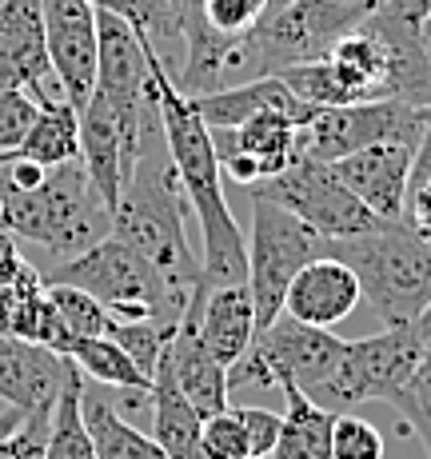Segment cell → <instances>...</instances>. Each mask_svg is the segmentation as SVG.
<instances>
[{
  "mask_svg": "<svg viewBox=\"0 0 431 459\" xmlns=\"http://www.w3.org/2000/svg\"><path fill=\"white\" fill-rule=\"evenodd\" d=\"M148 76H152L164 148H168V160L184 188L188 212L200 224V292L248 284V240H244L240 224H236L232 208L224 200V172L216 160L212 132L192 112V104L176 92L168 60L152 44H148Z\"/></svg>",
  "mask_w": 431,
  "mask_h": 459,
  "instance_id": "6da1fadb",
  "label": "cell"
},
{
  "mask_svg": "<svg viewBox=\"0 0 431 459\" xmlns=\"http://www.w3.org/2000/svg\"><path fill=\"white\" fill-rule=\"evenodd\" d=\"M120 244L140 252L164 280L184 307L200 288V260L188 244V200L176 180L168 148H148L128 172L120 200L112 208V232Z\"/></svg>",
  "mask_w": 431,
  "mask_h": 459,
  "instance_id": "7a4b0ae2",
  "label": "cell"
},
{
  "mask_svg": "<svg viewBox=\"0 0 431 459\" xmlns=\"http://www.w3.org/2000/svg\"><path fill=\"white\" fill-rule=\"evenodd\" d=\"M323 255H336L359 284V299L372 304L384 328H416L431 304V244L408 220H384L372 232L328 240Z\"/></svg>",
  "mask_w": 431,
  "mask_h": 459,
  "instance_id": "3957f363",
  "label": "cell"
},
{
  "mask_svg": "<svg viewBox=\"0 0 431 459\" xmlns=\"http://www.w3.org/2000/svg\"><path fill=\"white\" fill-rule=\"evenodd\" d=\"M0 224L65 264L112 232V212L88 184L81 160H73L48 168L37 192H0Z\"/></svg>",
  "mask_w": 431,
  "mask_h": 459,
  "instance_id": "277c9868",
  "label": "cell"
},
{
  "mask_svg": "<svg viewBox=\"0 0 431 459\" xmlns=\"http://www.w3.org/2000/svg\"><path fill=\"white\" fill-rule=\"evenodd\" d=\"M384 4L388 0H292L244 37V81L328 56L332 44L364 29Z\"/></svg>",
  "mask_w": 431,
  "mask_h": 459,
  "instance_id": "5b68a950",
  "label": "cell"
},
{
  "mask_svg": "<svg viewBox=\"0 0 431 459\" xmlns=\"http://www.w3.org/2000/svg\"><path fill=\"white\" fill-rule=\"evenodd\" d=\"M44 284L81 288V292H88L108 307L112 320H152L156 316V320L180 324V316H184V304L172 296L168 280L140 252L120 244L116 236H104L88 252L56 264L44 276Z\"/></svg>",
  "mask_w": 431,
  "mask_h": 459,
  "instance_id": "8992f818",
  "label": "cell"
},
{
  "mask_svg": "<svg viewBox=\"0 0 431 459\" xmlns=\"http://www.w3.org/2000/svg\"><path fill=\"white\" fill-rule=\"evenodd\" d=\"M424 348L427 343L416 335V328H384L375 335H364V340H348L336 372L307 400L315 408L332 411V416L356 411L359 403H392V408H400Z\"/></svg>",
  "mask_w": 431,
  "mask_h": 459,
  "instance_id": "52a82bcc",
  "label": "cell"
},
{
  "mask_svg": "<svg viewBox=\"0 0 431 459\" xmlns=\"http://www.w3.org/2000/svg\"><path fill=\"white\" fill-rule=\"evenodd\" d=\"M248 240V296H252V316H256V335H263L272 324L284 316V296L288 284L304 264L320 260L328 240L315 236L307 224L284 212L280 204L252 196V232Z\"/></svg>",
  "mask_w": 431,
  "mask_h": 459,
  "instance_id": "ba28073f",
  "label": "cell"
},
{
  "mask_svg": "<svg viewBox=\"0 0 431 459\" xmlns=\"http://www.w3.org/2000/svg\"><path fill=\"white\" fill-rule=\"evenodd\" d=\"M344 343L328 328H307L292 316H280L263 335L252 340L244 359L228 372V392L236 387H296L300 395H312L328 384L336 372Z\"/></svg>",
  "mask_w": 431,
  "mask_h": 459,
  "instance_id": "9c48e42d",
  "label": "cell"
},
{
  "mask_svg": "<svg viewBox=\"0 0 431 459\" xmlns=\"http://www.w3.org/2000/svg\"><path fill=\"white\" fill-rule=\"evenodd\" d=\"M248 196L292 212L300 224H307L323 240H348V236L372 232L384 224L340 184V176L328 164L307 160V156H296L292 168H284L272 180H260L256 188H248Z\"/></svg>",
  "mask_w": 431,
  "mask_h": 459,
  "instance_id": "30bf717a",
  "label": "cell"
},
{
  "mask_svg": "<svg viewBox=\"0 0 431 459\" xmlns=\"http://www.w3.org/2000/svg\"><path fill=\"white\" fill-rule=\"evenodd\" d=\"M419 132H424L419 108H408L400 100H359L315 112L300 128V152L307 160L336 164L372 144H392V140L419 144Z\"/></svg>",
  "mask_w": 431,
  "mask_h": 459,
  "instance_id": "8fae6325",
  "label": "cell"
},
{
  "mask_svg": "<svg viewBox=\"0 0 431 459\" xmlns=\"http://www.w3.org/2000/svg\"><path fill=\"white\" fill-rule=\"evenodd\" d=\"M44 48L60 96L81 112L96 92V8L88 0H44Z\"/></svg>",
  "mask_w": 431,
  "mask_h": 459,
  "instance_id": "7c38bea8",
  "label": "cell"
},
{
  "mask_svg": "<svg viewBox=\"0 0 431 459\" xmlns=\"http://www.w3.org/2000/svg\"><path fill=\"white\" fill-rule=\"evenodd\" d=\"M411 152L416 144H372L359 152L344 156V160L328 164L340 176V184L359 200L372 216L380 220H403V204H408V180H411Z\"/></svg>",
  "mask_w": 431,
  "mask_h": 459,
  "instance_id": "4fadbf2b",
  "label": "cell"
},
{
  "mask_svg": "<svg viewBox=\"0 0 431 459\" xmlns=\"http://www.w3.org/2000/svg\"><path fill=\"white\" fill-rule=\"evenodd\" d=\"M52 68L44 48V0H0V88H24L40 100Z\"/></svg>",
  "mask_w": 431,
  "mask_h": 459,
  "instance_id": "5bb4252c",
  "label": "cell"
},
{
  "mask_svg": "<svg viewBox=\"0 0 431 459\" xmlns=\"http://www.w3.org/2000/svg\"><path fill=\"white\" fill-rule=\"evenodd\" d=\"M68 364L65 356L40 348V343L16 340V335H0V400L16 411H37L52 408L65 387Z\"/></svg>",
  "mask_w": 431,
  "mask_h": 459,
  "instance_id": "9a60e30c",
  "label": "cell"
},
{
  "mask_svg": "<svg viewBox=\"0 0 431 459\" xmlns=\"http://www.w3.org/2000/svg\"><path fill=\"white\" fill-rule=\"evenodd\" d=\"M359 304V284L348 272V264H340L336 255H320V260L304 264L296 272V280L288 284L284 296V316H292L296 324L307 328H336L340 320H348Z\"/></svg>",
  "mask_w": 431,
  "mask_h": 459,
  "instance_id": "2e32d148",
  "label": "cell"
},
{
  "mask_svg": "<svg viewBox=\"0 0 431 459\" xmlns=\"http://www.w3.org/2000/svg\"><path fill=\"white\" fill-rule=\"evenodd\" d=\"M184 100L204 120L208 132H232V128L248 125L252 117H260V112H284V117H292L296 125L304 128L307 120L320 112V108H307V104L296 100V96L280 84V76H256V81L228 84V88H220V92H204V96H184Z\"/></svg>",
  "mask_w": 431,
  "mask_h": 459,
  "instance_id": "e0dca14e",
  "label": "cell"
},
{
  "mask_svg": "<svg viewBox=\"0 0 431 459\" xmlns=\"http://www.w3.org/2000/svg\"><path fill=\"white\" fill-rule=\"evenodd\" d=\"M164 359H168V372L176 379V387H180V395L196 408L200 420L220 416V411L232 403L228 372L208 356L204 343H200V335H196V296H192V304L184 307L172 343L164 348Z\"/></svg>",
  "mask_w": 431,
  "mask_h": 459,
  "instance_id": "ac0fdd59",
  "label": "cell"
},
{
  "mask_svg": "<svg viewBox=\"0 0 431 459\" xmlns=\"http://www.w3.org/2000/svg\"><path fill=\"white\" fill-rule=\"evenodd\" d=\"M196 335L204 351L224 372H232L244 359V351L256 340V316H252V296L244 284L236 288H196Z\"/></svg>",
  "mask_w": 431,
  "mask_h": 459,
  "instance_id": "d6986e66",
  "label": "cell"
},
{
  "mask_svg": "<svg viewBox=\"0 0 431 459\" xmlns=\"http://www.w3.org/2000/svg\"><path fill=\"white\" fill-rule=\"evenodd\" d=\"M212 144H216V156L220 152L252 156L260 168V180H272L284 168H292L296 156H304L300 125L292 117H284V112H260V117H252L248 125H240L232 132H212Z\"/></svg>",
  "mask_w": 431,
  "mask_h": 459,
  "instance_id": "ffe728a7",
  "label": "cell"
},
{
  "mask_svg": "<svg viewBox=\"0 0 431 459\" xmlns=\"http://www.w3.org/2000/svg\"><path fill=\"white\" fill-rule=\"evenodd\" d=\"M148 408H152V431H148V436L156 439L164 459H204L200 455V428H204V420H200L196 408L180 395L164 356L152 372Z\"/></svg>",
  "mask_w": 431,
  "mask_h": 459,
  "instance_id": "44dd1931",
  "label": "cell"
},
{
  "mask_svg": "<svg viewBox=\"0 0 431 459\" xmlns=\"http://www.w3.org/2000/svg\"><path fill=\"white\" fill-rule=\"evenodd\" d=\"M16 156H24V160L40 168L81 160V112L65 96H40V117Z\"/></svg>",
  "mask_w": 431,
  "mask_h": 459,
  "instance_id": "7402d4cb",
  "label": "cell"
},
{
  "mask_svg": "<svg viewBox=\"0 0 431 459\" xmlns=\"http://www.w3.org/2000/svg\"><path fill=\"white\" fill-rule=\"evenodd\" d=\"M84 428L92 439V459H164V452L156 447V439L148 431L132 428V423L116 411V403L96 400L84 387Z\"/></svg>",
  "mask_w": 431,
  "mask_h": 459,
  "instance_id": "603a6c76",
  "label": "cell"
},
{
  "mask_svg": "<svg viewBox=\"0 0 431 459\" xmlns=\"http://www.w3.org/2000/svg\"><path fill=\"white\" fill-rule=\"evenodd\" d=\"M288 411L272 459H332V411L315 408L296 387H280Z\"/></svg>",
  "mask_w": 431,
  "mask_h": 459,
  "instance_id": "cb8c5ba5",
  "label": "cell"
},
{
  "mask_svg": "<svg viewBox=\"0 0 431 459\" xmlns=\"http://www.w3.org/2000/svg\"><path fill=\"white\" fill-rule=\"evenodd\" d=\"M81 403H84V376L73 368L65 387H60L56 403H52L44 459H92V439H88Z\"/></svg>",
  "mask_w": 431,
  "mask_h": 459,
  "instance_id": "d4e9b609",
  "label": "cell"
},
{
  "mask_svg": "<svg viewBox=\"0 0 431 459\" xmlns=\"http://www.w3.org/2000/svg\"><path fill=\"white\" fill-rule=\"evenodd\" d=\"M65 359L81 376L100 379L104 387H116V392H148L152 387L136 372V364L125 356V348L116 340H108V335H100V340H73Z\"/></svg>",
  "mask_w": 431,
  "mask_h": 459,
  "instance_id": "484cf974",
  "label": "cell"
},
{
  "mask_svg": "<svg viewBox=\"0 0 431 459\" xmlns=\"http://www.w3.org/2000/svg\"><path fill=\"white\" fill-rule=\"evenodd\" d=\"M96 13H108V16H120L125 24L140 32L152 48L168 40H180V16L168 0H88Z\"/></svg>",
  "mask_w": 431,
  "mask_h": 459,
  "instance_id": "4316f807",
  "label": "cell"
},
{
  "mask_svg": "<svg viewBox=\"0 0 431 459\" xmlns=\"http://www.w3.org/2000/svg\"><path fill=\"white\" fill-rule=\"evenodd\" d=\"M172 335H176V324L168 320H112V328H108V340H116L120 348H125V356L136 364V372L152 384V372H156V364H160V356H164V348L172 343Z\"/></svg>",
  "mask_w": 431,
  "mask_h": 459,
  "instance_id": "83f0119b",
  "label": "cell"
},
{
  "mask_svg": "<svg viewBox=\"0 0 431 459\" xmlns=\"http://www.w3.org/2000/svg\"><path fill=\"white\" fill-rule=\"evenodd\" d=\"M44 292H48L52 307H56L68 340H100V335H108L112 316H108V307H104L100 299H92L88 292L68 288V284H44Z\"/></svg>",
  "mask_w": 431,
  "mask_h": 459,
  "instance_id": "f1b7e54d",
  "label": "cell"
},
{
  "mask_svg": "<svg viewBox=\"0 0 431 459\" xmlns=\"http://www.w3.org/2000/svg\"><path fill=\"white\" fill-rule=\"evenodd\" d=\"M184 8H196L200 21L220 37H248L268 13V0H184Z\"/></svg>",
  "mask_w": 431,
  "mask_h": 459,
  "instance_id": "f546056e",
  "label": "cell"
},
{
  "mask_svg": "<svg viewBox=\"0 0 431 459\" xmlns=\"http://www.w3.org/2000/svg\"><path fill=\"white\" fill-rule=\"evenodd\" d=\"M40 117V100L24 88H0V160L21 152V144L29 140L32 125Z\"/></svg>",
  "mask_w": 431,
  "mask_h": 459,
  "instance_id": "4dcf8cb0",
  "label": "cell"
},
{
  "mask_svg": "<svg viewBox=\"0 0 431 459\" xmlns=\"http://www.w3.org/2000/svg\"><path fill=\"white\" fill-rule=\"evenodd\" d=\"M332 459H384V436L356 411L332 420Z\"/></svg>",
  "mask_w": 431,
  "mask_h": 459,
  "instance_id": "1f68e13d",
  "label": "cell"
},
{
  "mask_svg": "<svg viewBox=\"0 0 431 459\" xmlns=\"http://www.w3.org/2000/svg\"><path fill=\"white\" fill-rule=\"evenodd\" d=\"M200 455L204 459H252L248 436H244L232 403H228L220 416L204 420V428H200Z\"/></svg>",
  "mask_w": 431,
  "mask_h": 459,
  "instance_id": "d6a6232c",
  "label": "cell"
},
{
  "mask_svg": "<svg viewBox=\"0 0 431 459\" xmlns=\"http://www.w3.org/2000/svg\"><path fill=\"white\" fill-rule=\"evenodd\" d=\"M48 420H52V408L24 411L21 423L0 439V459H44V447H48Z\"/></svg>",
  "mask_w": 431,
  "mask_h": 459,
  "instance_id": "836d02e7",
  "label": "cell"
},
{
  "mask_svg": "<svg viewBox=\"0 0 431 459\" xmlns=\"http://www.w3.org/2000/svg\"><path fill=\"white\" fill-rule=\"evenodd\" d=\"M232 411H236V420H240L244 436H248L252 459H272L280 428H284V416H280V411H268V408H244V403H232Z\"/></svg>",
  "mask_w": 431,
  "mask_h": 459,
  "instance_id": "e575fe53",
  "label": "cell"
},
{
  "mask_svg": "<svg viewBox=\"0 0 431 459\" xmlns=\"http://www.w3.org/2000/svg\"><path fill=\"white\" fill-rule=\"evenodd\" d=\"M395 411H400V420H416V416H427L431 411V343L424 348V356H419L416 376H411V384H408V395H403V403Z\"/></svg>",
  "mask_w": 431,
  "mask_h": 459,
  "instance_id": "d590c367",
  "label": "cell"
},
{
  "mask_svg": "<svg viewBox=\"0 0 431 459\" xmlns=\"http://www.w3.org/2000/svg\"><path fill=\"white\" fill-rule=\"evenodd\" d=\"M403 220L416 228L419 236L431 244V180L411 184L408 188V204H403Z\"/></svg>",
  "mask_w": 431,
  "mask_h": 459,
  "instance_id": "8d00e7d4",
  "label": "cell"
},
{
  "mask_svg": "<svg viewBox=\"0 0 431 459\" xmlns=\"http://www.w3.org/2000/svg\"><path fill=\"white\" fill-rule=\"evenodd\" d=\"M24 255H21V244H16V236L8 232L4 224H0V284H13L16 276H21L24 268Z\"/></svg>",
  "mask_w": 431,
  "mask_h": 459,
  "instance_id": "74e56055",
  "label": "cell"
},
{
  "mask_svg": "<svg viewBox=\"0 0 431 459\" xmlns=\"http://www.w3.org/2000/svg\"><path fill=\"white\" fill-rule=\"evenodd\" d=\"M424 117V112H419ZM431 180V120H424V132H419V144H416V152H411V180H408V188L411 184H424Z\"/></svg>",
  "mask_w": 431,
  "mask_h": 459,
  "instance_id": "f35d334b",
  "label": "cell"
},
{
  "mask_svg": "<svg viewBox=\"0 0 431 459\" xmlns=\"http://www.w3.org/2000/svg\"><path fill=\"white\" fill-rule=\"evenodd\" d=\"M16 304H21V296H16L13 284H0V335H13V324H16Z\"/></svg>",
  "mask_w": 431,
  "mask_h": 459,
  "instance_id": "ab89813d",
  "label": "cell"
},
{
  "mask_svg": "<svg viewBox=\"0 0 431 459\" xmlns=\"http://www.w3.org/2000/svg\"><path fill=\"white\" fill-rule=\"evenodd\" d=\"M400 436H416L431 459V411L427 416H416V420H400Z\"/></svg>",
  "mask_w": 431,
  "mask_h": 459,
  "instance_id": "60d3db41",
  "label": "cell"
},
{
  "mask_svg": "<svg viewBox=\"0 0 431 459\" xmlns=\"http://www.w3.org/2000/svg\"><path fill=\"white\" fill-rule=\"evenodd\" d=\"M21 416H24V411H16V408L0 411V439H4V436H8V431H13V428H16V423H21Z\"/></svg>",
  "mask_w": 431,
  "mask_h": 459,
  "instance_id": "b9f144b4",
  "label": "cell"
},
{
  "mask_svg": "<svg viewBox=\"0 0 431 459\" xmlns=\"http://www.w3.org/2000/svg\"><path fill=\"white\" fill-rule=\"evenodd\" d=\"M416 335H419L424 343H431V304H427V312L416 320Z\"/></svg>",
  "mask_w": 431,
  "mask_h": 459,
  "instance_id": "7bdbcfd3",
  "label": "cell"
},
{
  "mask_svg": "<svg viewBox=\"0 0 431 459\" xmlns=\"http://www.w3.org/2000/svg\"><path fill=\"white\" fill-rule=\"evenodd\" d=\"M419 44H424V52H427V60H431V16L419 21Z\"/></svg>",
  "mask_w": 431,
  "mask_h": 459,
  "instance_id": "ee69618b",
  "label": "cell"
},
{
  "mask_svg": "<svg viewBox=\"0 0 431 459\" xmlns=\"http://www.w3.org/2000/svg\"><path fill=\"white\" fill-rule=\"evenodd\" d=\"M288 4H292V0H268V13H263V16H272V13H280V8H288Z\"/></svg>",
  "mask_w": 431,
  "mask_h": 459,
  "instance_id": "f6af8a7d",
  "label": "cell"
},
{
  "mask_svg": "<svg viewBox=\"0 0 431 459\" xmlns=\"http://www.w3.org/2000/svg\"><path fill=\"white\" fill-rule=\"evenodd\" d=\"M168 4L176 8V16H180V8H184V0H168Z\"/></svg>",
  "mask_w": 431,
  "mask_h": 459,
  "instance_id": "bcb514c9",
  "label": "cell"
},
{
  "mask_svg": "<svg viewBox=\"0 0 431 459\" xmlns=\"http://www.w3.org/2000/svg\"><path fill=\"white\" fill-rule=\"evenodd\" d=\"M424 120H431V108H424Z\"/></svg>",
  "mask_w": 431,
  "mask_h": 459,
  "instance_id": "7dc6e473",
  "label": "cell"
}]
</instances>
